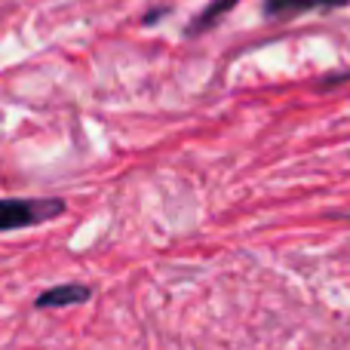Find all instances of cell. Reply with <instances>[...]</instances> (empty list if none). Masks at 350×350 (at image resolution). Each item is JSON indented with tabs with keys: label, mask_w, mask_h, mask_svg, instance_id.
Listing matches in <instances>:
<instances>
[{
	"label": "cell",
	"mask_w": 350,
	"mask_h": 350,
	"mask_svg": "<svg viewBox=\"0 0 350 350\" xmlns=\"http://www.w3.org/2000/svg\"><path fill=\"white\" fill-rule=\"evenodd\" d=\"M65 200L59 197H0V234L6 230H25L37 228V224L55 221L65 215Z\"/></svg>",
	"instance_id": "cell-1"
},
{
	"label": "cell",
	"mask_w": 350,
	"mask_h": 350,
	"mask_svg": "<svg viewBox=\"0 0 350 350\" xmlns=\"http://www.w3.org/2000/svg\"><path fill=\"white\" fill-rule=\"evenodd\" d=\"M347 0H267L265 10L267 16H295L304 10H317V6H341Z\"/></svg>",
	"instance_id": "cell-3"
},
{
	"label": "cell",
	"mask_w": 350,
	"mask_h": 350,
	"mask_svg": "<svg viewBox=\"0 0 350 350\" xmlns=\"http://www.w3.org/2000/svg\"><path fill=\"white\" fill-rule=\"evenodd\" d=\"M92 298V286L86 283H59L53 289L40 292L34 298V308L40 310H59V308H74V304H86Z\"/></svg>",
	"instance_id": "cell-2"
}]
</instances>
